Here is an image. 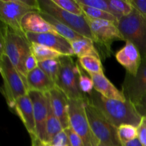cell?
<instances>
[{
	"mask_svg": "<svg viewBox=\"0 0 146 146\" xmlns=\"http://www.w3.org/2000/svg\"><path fill=\"white\" fill-rule=\"evenodd\" d=\"M86 100L96 107L117 128L123 124L138 127L142 119L134 104L128 100L122 101L107 98L95 90L86 95Z\"/></svg>",
	"mask_w": 146,
	"mask_h": 146,
	"instance_id": "cell-1",
	"label": "cell"
},
{
	"mask_svg": "<svg viewBox=\"0 0 146 146\" xmlns=\"http://www.w3.org/2000/svg\"><path fill=\"white\" fill-rule=\"evenodd\" d=\"M0 74L3 80L1 92L8 106L12 110L16 101L28 94L27 81L4 53L0 55Z\"/></svg>",
	"mask_w": 146,
	"mask_h": 146,
	"instance_id": "cell-2",
	"label": "cell"
},
{
	"mask_svg": "<svg viewBox=\"0 0 146 146\" xmlns=\"http://www.w3.org/2000/svg\"><path fill=\"white\" fill-rule=\"evenodd\" d=\"M31 51V43L27 39L26 34L18 32L7 26L4 33V54L25 79L27 74L24 65Z\"/></svg>",
	"mask_w": 146,
	"mask_h": 146,
	"instance_id": "cell-3",
	"label": "cell"
},
{
	"mask_svg": "<svg viewBox=\"0 0 146 146\" xmlns=\"http://www.w3.org/2000/svg\"><path fill=\"white\" fill-rule=\"evenodd\" d=\"M125 41L132 43L139 51L142 61H146V18L135 8L131 14L117 23Z\"/></svg>",
	"mask_w": 146,
	"mask_h": 146,
	"instance_id": "cell-4",
	"label": "cell"
},
{
	"mask_svg": "<svg viewBox=\"0 0 146 146\" xmlns=\"http://www.w3.org/2000/svg\"><path fill=\"white\" fill-rule=\"evenodd\" d=\"M85 108L91 131L99 143L106 146H123L118 138L117 127L86 100Z\"/></svg>",
	"mask_w": 146,
	"mask_h": 146,
	"instance_id": "cell-5",
	"label": "cell"
},
{
	"mask_svg": "<svg viewBox=\"0 0 146 146\" xmlns=\"http://www.w3.org/2000/svg\"><path fill=\"white\" fill-rule=\"evenodd\" d=\"M60 71L56 86L66 95L68 99H86L79 86V73L77 62L71 56L59 58Z\"/></svg>",
	"mask_w": 146,
	"mask_h": 146,
	"instance_id": "cell-6",
	"label": "cell"
},
{
	"mask_svg": "<svg viewBox=\"0 0 146 146\" xmlns=\"http://www.w3.org/2000/svg\"><path fill=\"white\" fill-rule=\"evenodd\" d=\"M85 100L68 99L69 127L81 138L84 146H98L99 142L94 136L87 118Z\"/></svg>",
	"mask_w": 146,
	"mask_h": 146,
	"instance_id": "cell-7",
	"label": "cell"
},
{
	"mask_svg": "<svg viewBox=\"0 0 146 146\" xmlns=\"http://www.w3.org/2000/svg\"><path fill=\"white\" fill-rule=\"evenodd\" d=\"M38 1L39 11L54 17L56 19L66 25L78 34L92 40L94 42V36L84 15L77 16L65 11L54 4L52 0H38Z\"/></svg>",
	"mask_w": 146,
	"mask_h": 146,
	"instance_id": "cell-8",
	"label": "cell"
},
{
	"mask_svg": "<svg viewBox=\"0 0 146 146\" xmlns=\"http://www.w3.org/2000/svg\"><path fill=\"white\" fill-rule=\"evenodd\" d=\"M85 17L89 28L94 36V44L104 56H108L111 53V44L115 41H124L117 24L106 20L95 19Z\"/></svg>",
	"mask_w": 146,
	"mask_h": 146,
	"instance_id": "cell-9",
	"label": "cell"
},
{
	"mask_svg": "<svg viewBox=\"0 0 146 146\" xmlns=\"http://www.w3.org/2000/svg\"><path fill=\"white\" fill-rule=\"evenodd\" d=\"M34 11L21 0H0V19L6 25L18 32L24 33L21 28L23 17Z\"/></svg>",
	"mask_w": 146,
	"mask_h": 146,
	"instance_id": "cell-10",
	"label": "cell"
},
{
	"mask_svg": "<svg viewBox=\"0 0 146 146\" xmlns=\"http://www.w3.org/2000/svg\"><path fill=\"white\" fill-rule=\"evenodd\" d=\"M122 93L126 100L134 105L146 94V61H142L135 76L126 73L122 85Z\"/></svg>",
	"mask_w": 146,
	"mask_h": 146,
	"instance_id": "cell-11",
	"label": "cell"
},
{
	"mask_svg": "<svg viewBox=\"0 0 146 146\" xmlns=\"http://www.w3.org/2000/svg\"><path fill=\"white\" fill-rule=\"evenodd\" d=\"M28 94L31 100L34 109L36 124V138L42 142L47 143L46 119L48 113L46 93L35 91H29Z\"/></svg>",
	"mask_w": 146,
	"mask_h": 146,
	"instance_id": "cell-12",
	"label": "cell"
},
{
	"mask_svg": "<svg viewBox=\"0 0 146 146\" xmlns=\"http://www.w3.org/2000/svg\"><path fill=\"white\" fill-rule=\"evenodd\" d=\"M26 36L30 43L45 46L60 53L63 56H74V51L69 41L58 34L26 33Z\"/></svg>",
	"mask_w": 146,
	"mask_h": 146,
	"instance_id": "cell-13",
	"label": "cell"
},
{
	"mask_svg": "<svg viewBox=\"0 0 146 146\" xmlns=\"http://www.w3.org/2000/svg\"><path fill=\"white\" fill-rule=\"evenodd\" d=\"M12 111L21 119L31 138H36L34 109L32 102L28 94L21 96L16 101Z\"/></svg>",
	"mask_w": 146,
	"mask_h": 146,
	"instance_id": "cell-14",
	"label": "cell"
},
{
	"mask_svg": "<svg viewBox=\"0 0 146 146\" xmlns=\"http://www.w3.org/2000/svg\"><path fill=\"white\" fill-rule=\"evenodd\" d=\"M115 58L131 76L136 75L142 62L139 51L130 41H125V46L117 51Z\"/></svg>",
	"mask_w": 146,
	"mask_h": 146,
	"instance_id": "cell-15",
	"label": "cell"
},
{
	"mask_svg": "<svg viewBox=\"0 0 146 146\" xmlns=\"http://www.w3.org/2000/svg\"><path fill=\"white\" fill-rule=\"evenodd\" d=\"M48 94L53 111L61 123L63 129L69 128L68 97L56 86L49 91Z\"/></svg>",
	"mask_w": 146,
	"mask_h": 146,
	"instance_id": "cell-16",
	"label": "cell"
},
{
	"mask_svg": "<svg viewBox=\"0 0 146 146\" xmlns=\"http://www.w3.org/2000/svg\"><path fill=\"white\" fill-rule=\"evenodd\" d=\"M21 28L25 34L26 33L58 34L54 27L41 17L38 11H34L26 14L21 20Z\"/></svg>",
	"mask_w": 146,
	"mask_h": 146,
	"instance_id": "cell-17",
	"label": "cell"
},
{
	"mask_svg": "<svg viewBox=\"0 0 146 146\" xmlns=\"http://www.w3.org/2000/svg\"><path fill=\"white\" fill-rule=\"evenodd\" d=\"M27 86L29 91L48 93L55 88V83L39 68H35L27 74Z\"/></svg>",
	"mask_w": 146,
	"mask_h": 146,
	"instance_id": "cell-18",
	"label": "cell"
},
{
	"mask_svg": "<svg viewBox=\"0 0 146 146\" xmlns=\"http://www.w3.org/2000/svg\"><path fill=\"white\" fill-rule=\"evenodd\" d=\"M94 82V88L95 91L99 93L103 96L111 99L119 100L125 101L126 98L123 94L122 91H120L106 77L104 74H89Z\"/></svg>",
	"mask_w": 146,
	"mask_h": 146,
	"instance_id": "cell-19",
	"label": "cell"
},
{
	"mask_svg": "<svg viewBox=\"0 0 146 146\" xmlns=\"http://www.w3.org/2000/svg\"><path fill=\"white\" fill-rule=\"evenodd\" d=\"M70 44L74 56H76L78 58L92 56L101 58V56L95 47L94 42L89 38L84 37L80 39L70 41Z\"/></svg>",
	"mask_w": 146,
	"mask_h": 146,
	"instance_id": "cell-20",
	"label": "cell"
},
{
	"mask_svg": "<svg viewBox=\"0 0 146 146\" xmlns=\"http://www.w3.org/2000/svg\"><path fill=\"white\" fill-rule=\"evenodd\" d=\"M38 13L41 14V17H42L48 24H50L53 27H54V29L56 30V31L59 35H61V36H63L64 38H65L66 39L68 40L69 42L70 41H75V40L84 38L83 36L78 34V33L74 31V30H72L71 28L67 27L66 25L64 24L63 23L60 22L59 21L56 19L54 17H51V16L46 14V13L42 12V11H38Z\"/></svg>",
	"mask_w": 146,
	"mask_h": 146,
	"instance_id": "cell-21",
	"label": "cell"
},
{
	"mask_svg": "<svg viewBox=\"0 0 146 146\" xmlns=\"http://www.w3.org/2000/svg\"><path fill=\"white\" fill-rule=\"evenodd\" d=\"M47 95V104H48V113L46 119V136L47 143L48 144L54 138V137L60 132L64 131L60 121L54 114L50 102L49 94L46 93Z\"/></svg>",
	"mask_w": 146,
	"mask_h": 146,
	"instance_id": "cell-22",
	"label": "cell"
},
{
	"mask_svg": "<svg viewBox=\"0 0 146 146\" xmlns=\"http://www.w3.org/2000/svg\"><path fill=\"white\" fill-rule=\"evenodd\" d=\"M31 46L33 54L38 62L50 59H56L63 56L60 53L41 44L31 43Z\"/></svg>",
	"mask_w": 146,
	"mask_h": 146,
	"instance_id": "cell-23",
	"label": "cell"
},
{
	"mask_svg": "<svg viewBox=\"0 0 146 146\" xmlns=\"http://www.w3.org/2000/svg\"><path fill=\"white\" fill-rule=\"evenodd\" d=\"M78 63L88 74H104L101 58L92 56L78 58Z\"/></svg>",
	"mask_w": 146,
	"mask_h": 146,
	"instance_id": "cell-24",
	"label": "cell"
},
{
	"mask_svg": "<svg viewBox=\"0 0 146 146\" xmlns=\"http://www.w3.org/2000/svg\"><path fill=\"white\" fill-rule=\"evenodd\" d=\"M108 2L118 21L122 17L131 14L134 10L130 0H108Z\"/></svg>",
	"mask_w": 146,
	"mask_h": 146,
	"instance_id": "cell-25",
	"label": "cell"
},
{
	"mask_svg": "<svg viewBox=\"0 0 146 146\" xmlns=\"http://www.w3.org/2000/svg\"><path fill=\"white\" fill-rule=\"evenodd\" d=\"M60 66L61 64H60L59 58L46 60V61L38 62V67L55 83V84L59 74Z\"/></svg>",
	"mask_w": 146,
	"mask_h": 146,
	"instance_id": "cell-26",
	"label": "cell"
},
{
	"mask_svg": "<svg viewBox=\"0 0 146 146\" xmlns=\"http://www.w3.org/2000/svg\"><path fill=\"white\" fill-rule=\"evenodd\" d=\"M81 7L86 17H89L91 19H95L106 20V21H112L115 24L118 22V19L116 17L106 11L84 5H81Z\"/></svg>",
	"mask_w": 146,
	"mask_h": 146,
	"instance_id": "cell-27",
	"label": "cell"
},
{
	"mask_svg": "<svg viewBox=\"0 0 146 146\" xmlns=\"http://www.w3.org/2000/svg\"><path fill=\"white\" fill-rule=\"evenodd\" d=\"M118 135L121 143L125 144L138 138V127L131 124H123L117 128Z\"/></svg>",
	"mask_w": 146,
	"mask_h": 146,
	"instance_id": "cell-28",
	"label": "cell"
},
{
	"mask_svg": "<svg viewBox=\"0 0 146 146\" xmlns=\"http://www.w3.org/2000/svg\"><path fill=\"white\" fill-rule=\"evenodd\" d=\"M78 73H79V86L81 92L85 95L89 94L94 90V82L89 74L81 66L78 61H77Z\"/></svg>",
	"mask_w": 146,
	"mask_h": 146,
	"instance_id": "cell-29",
	"label": "cell"
},
{
	"mask_svg": "<svg viewBox=\"0 0 146 146\" xmlns=\"http://www.w3.org/2000/svg\"><path fill=\"white\" fill-rule=\"evenodd\" d=\"M54 4L65 11L77 16L84 15L81 5L76 0H52Z\"/></svg>",
	"mask_w": 146,
	"mask_h": 146,
	"instance_id": "cell-30",
	"label": "cell"
},
{
	"mask_svg": "<svg viewBox=\"0 0 146 146\" xmlns=\"http://www.w3.org/2000/svg\"><path fill=\"white\" fill-rule=\"evenodd\" d=\"M76 1L80 5L87 6V7L103 10V11L110 13L115 17V14L111 9L110 4H108V0H76Z\"/></svg>",
	"mask_w": 146,
	"mask_h": 146,
	"instance_id": "cell-31",
	"label": "cell"
},
{
	"mask_svg": "<svg viewBox=\"0 0 146 146\" xmlns=\"http://www.w3.org/2000/svg\"><path fill=\"white\" fill-rule=\"evenodd\" d=\"M49 145L71 146V143H70L69 139H68V135L66 133L64 130L54 137V138H53V139L51 140V142H50Z\"/></svg>",
	"mask_w": 146,
	"mask_h": 146,
	"instance_id": "cell-32",
	"label": "cell"
},
{
	"mask_svg": "<svg viewBox=\"0 0 146 146\" xmlns=\"http://www.w3.org/2000/svg\"><path fill=\"white\" fill-rule=\"evenodd\" d=\"M64 131L68 135L71 146H84L81 138L71 129V128L69 127V128L64 130Z\"/></svg>",
	"mask_w": 146,
	"mask_h": 146,
	"instance_id": "cell-33",
	"label": "cell"
},
{
	"mask_svg": "<svg viewBox=\"0 0 146 146\" xmlns=\"http://www.w3.org/2000/svg\"><path fill=\"white\" fill-rule=\"evenodd\" d=\"M138 139L143 146H146V116L143 117L138 126Z\"/></svg>",
	"mask_w": 146,
	"mask_h": 146,
	"instance_id": "cell-34",
	"label": "cell"
},
{
	"mask_svg": "<svg viewBox=\"0 0 146 146\" xmlns=\"http://www.w3.org/2000/svg\"><path fill=\"white\" fill-rule=\"evenodd\" d=\"M32 51V50H31ZM24 67H25V71L27 72V74H28L30 71H33L35 68H38V62L37 61V59L36 58L35 56L34 55L33 52L31 51V54L28 56L27 60L25 61V65H24Z\"/></svg>",
	"mask_w": 146,
	"mask_h": 146,
	"instance_id": "cell-35",
	"label": "cell"
},
{
	"mask_svg": "<svg viewBox=\"0 0 146 146\" xmlns=\"http://www.w3.org/2000/svg\"><path fill=\"white\" fill-rule=\"evenodd\" d=\"M134 8L146 18V0H130Z\"/></svg>",
	"mask_w": 146,
	"mask_h": 146,
	"instance_id": "cell-36",
	"label": "cell"
},
{
	"mask_svg": "<svg viewBox=\"0 0 146 146\" xmlns=\"http://www.w3.org/2000/svg\"><path fill=\"white\" fill-rule=\"evenodd\" d=\"M135 106V109L141 117L146 116V94Z\"/></svg>",
	"mask_w": 146,
	"mask_h": 146,
	"instance_id": "cell-37",
	"label": "cell"
},
{
	"mask_svg": "<svg viewBox=\"0 0 146 146\" xmlns=\"http://www.w3.org/2000/svg\"><path fill=\"white\" fill-rule=\"evenodd\" d=\"M6 25L0 19V41H3L4 39V33H5Z\"/></svg>",
	"mask_w": 146,
	"mask_h": 146,
	"instance_id": "cell-38",
	"label": "cell"
},
{
	"mask_svg": "<svg viewBox=\"0 0 146 146\" xmlns=\"http://www.w3.org/2000/svg\"><path fill=\"white\" fill-rule=\"evenodd\" d=\"M31 141H32V146H50L48 143L42 142L37 138H31Z\"/></svg>",
	"mask_w": 146,
	"mask_h": 146,
	"instance_id": "cell-39",
	"label": "cell"
},
{
	"mask_svg": "<svg viewBox=\"0 0 146 146\" xmlns=\"http://www.w3.org/2000/svg\"><path fill=\"white\" fill-rule=\"evenodd\" d=\"M123 146H143L141 145V143H140V141H138V138L133 140V141H131L130 142L126 143L125 144H123Z\"/></svg>",
	"mask_w": 146,
	"mask_h": 146,
	"instance_id": "cell-40",
	"label": "cell"
},
{
	"mask_svg": "<svg viewBox=\"0 0 146 146\" xmlns=\"http://www.w3.org/2000/svg\"><path fill=\"white\" fill-rule=\"evenodd\" d=\"M98 146H106V145H102V144H101V143H99L98 145Z\"/></svg>",
	"mask_w": 146,
	"mask_h": 146,
	"instance_id": "cell-41",
	"label": "cell"
},
{
	"mask_svg": "<svg viewBox=\"0 0 146 146\" xmlns=\"http://www.w3.org/2000/svg\"><path fill=\"white\" fill-rule=\"evenodd\" d=\"M50 146H62V145H50Z\"/></svg>",
	"mask_w": 146,
	"mask_h": 146,
	"instance_id": "cell-42",
	"label": "cell"
}]
</instances>
